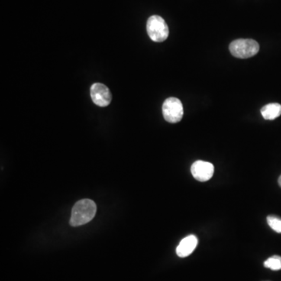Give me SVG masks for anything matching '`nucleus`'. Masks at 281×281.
<instances>
[{
  "mask_svg": "<svg viewBox=\"0 0 281 281\" xmlns=\"http://www.w3.org/2000/svg\"><path fill=\"white\" fill-rule=\"evenodd\" d=\"M96 210V205L92 200H80L72 208L69 224L72 227H79L88 224L95 217Z\"/></svg>",
  "mask_w": 281,
  "mask_h": 281,
  "instance_id": "f257e3e1",
  "label": "nucleus"
},
{
  "mask_svg": "<svg viewBox=\"0 0 281 281\" xmlns=\"http://www.w3.org/2000/svg\"><path fill=\"white\" fill-rule=\"evenodd\" d=\"M229 49L234 57L247 59L259 53V45L253 39H237L230 43Z\"/></svg>",
  "mask_w": 281,
  "mask_h": 281,
  "instance_id": "f03ea898",
  "label": "nucleus"
},
{
  "mask_svg": "<svg viewBox=\"0 0 281 281\" xmlns=\"http://www.w3.org/2000/svg\"><path fill=\"white\" fill-rule=\"evenodd\" d=\"M146 28L149 38L156 43L164 42L169 36V27L164 19L159 16L154 15L149 17Z\"/></svg>",
  "mask_w": 281,
  "mask_h": 281,
  "instance_id": "7ed1b4c3",
  "label": "nucleus"
},
{
  "mask_svg": "<svg viewBox=\"0 0 281 281\" xmlns=\"http://www.w3.org/2000/svg\"><path fill=\"white\" fill-rule=\"evenodd\" d=\"M163 114L167 122L175 124L182 120L184 115V108L181 100L177 98H168L163 104Z\"/></svg>",
  "mask_w": 281,
  "mask_h": 281,
  "instance_id": "20e7f679",
  "label": "nucleus"
},
{
  "mask_svg": "<svg viewBox=\"0 0 281 281\" xmlns=\"http://www.w3.org/2000/svg\"><path fill=\"white\" fill-rule=\"evenodd\" d=\"M91 97L95 105L100 107H106L110 105L112 100V95L108 87L103 84L95 83L90 89Z\"/></svg>",
  "mask_w": 281,
  "mask_h": 281,
  "instance_id": "39448f33",
  "label": "nucleus"
},
{
  "mask_svg": "<svg viewBox=\"0 0 281 281\" xmlns=\"http://www.w3.org/2000/svg\"><path fill=\"white\" fill-rule=\"evenodd\" d=\"M191 172L198 182H207L214 176V166L208 162L198 160L192 164Z\"/></svg>",
  "mask_w": 281,
  "mask_h": 281,
  "instance_id": "423d86ee",
  "label": "nucleus"
},
{
  "mask_svg": "<svg viewBox=\"0 0 281 281\" xmlns=\"http://www.w3.org/2000/svg\"><path fill=\"white\" fill-rule=\"evenodd\" d=\"M198 243V240L196 236L193 234L187 236L178 244L176 250L177 255L181 258L188 257L196 249Z\"/></svg>",
  "mask_w": 281,
  "mask_h": 281,
  "instance_id": "0eeeda50",
  "label": "nucleus"
},
{
  "mask_svg": "<svg viewBox=\"0 0 281 281\" xmlns=\"http://www.w3.org/2000/svg\"><path fill=\"white\" fill-rule=\"evenodd\" d=\"M261 114L265 120H275L281 115V105L279 103L267 104L262 108Z\"/></svg>",
  "mask_w": 281,
  "mask_h": 281,
  "instance_id": "6e6552de",
  "label": "nucleus"
},
{
  "mask_svg": "<svg viewBox=\"0 0 281 281\" xmlns=\"http://www.w3.org/2000/svg\"><path fill=\"white\" fill-rule=\"evenodd\" d=\"M264 266L272 270H280L281 257L279 256H273L265 261Z\"/></svg>",
  "mask_w": 281,
  "mask_h": 281,
  "instance_id": "1a4fd4ad",
  "label": "nucleus"
},
{
  "mask_svg": "<svg viewBox=\"0 0 281 281\" xmlns=\"http://www.w3.org/2000/svg\"><path fill=\"white\" fill-rule=\"evenodd\" d=\"M267 223L271 229L276 233L281 234V218L276 216L271 215L267 217Z\"/></svg>",
  "mask_w": 281,
  "mask_h": 281,
  "instance_id": "9d476101",
  "label": "nucleus"
},
{
  "mask_svg": "<svg viewBox=\"0 0 281 281\" xmlns=\"http://www.w3.org/2000/svg\"><path fill=\"white\" fill-rule=\"evenodd\" d=\"M278 184L281 187V175L279 176V179H278Z\"/></svg>",
  "mask_w": 281,
  "mask_h": 281,
  "instance_id": "9b49d317",
  "label": "nucleus"
}]
</instances>
